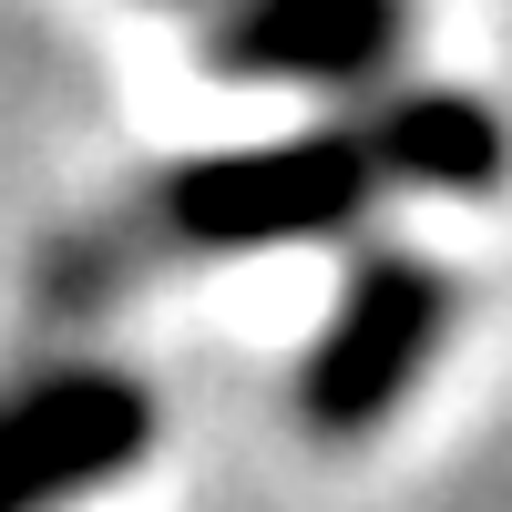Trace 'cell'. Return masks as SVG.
<instances>
[{
    "mask_svg": "<svg viewBox=\"0 0 512 512\" xmlns=\"http://www.w3.org/2000/svg\"><path fill=\"white\" fill-rule=\"evenodd\" d=\"M164 410L123 369H41L0 390V512H52L72 492H103L154 451Z\"/></svg>",
    "mask_w": 512,
    "mask_h": 512,
    "instance_id": "3957f363",
    "label": "cell"
},
{
    "mask_svg": "<svg viewBox=\"0 0 512 512\" xmlns=\"http://www.w3.org/2000/svg\"><path fill=\"white\" fill-rule=\"evenodd\" d=\"M400 41V0H236L216 21V72L256 82H349L369 62H390Z\"/></svg>",
    "mask_w": 512,
    "mask_h": 512,
    "instance_id": "277c9868",
    "label": "cell"
},
{
    "mask_svg": "<svg viewBox=\"0 0 512 512\" xmlns=\"http://www.w3.org/2000/svg\"><path fill=\"white\" fill-rule=\"evenodd\" d=\"M451 338V277L410 246H369L349 287L328 297V328L308 369H297V410H308L318 441H369L420 379H431Z\"/></svg>",
    "mask_w": 512,
    "mask_h": 512,
    "instance_id": "7a4b0ae2",
    "label": "cell"
},
{
    "mask_svg": "<svg viewBox=\"0 0 512 512\" xmlns=\"http://www.w3.org/2000/svg\"><path fill=\"white\" fill-rule=\"evenodd\" d=\"M502 164H512V144L472 93H410L369 123H338V134L195 154L185 175L154 185L144 236L185 246V256H246V246H287V236H338L369 216V195H400V185L492 195Z\"/></svg>",
    "mask_w": 512,
    "mask_h": 512,
    "instance_id": "6da1fadb",
    "label": "cell"
}]
</instances>
